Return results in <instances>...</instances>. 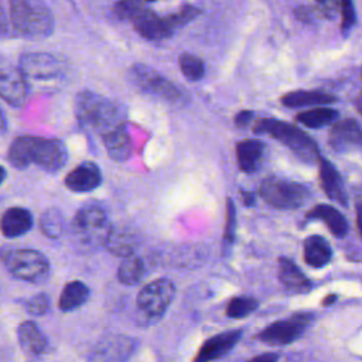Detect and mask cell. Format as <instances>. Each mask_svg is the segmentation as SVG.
I'll return each mask as SVG.
<instances>
[{"mask_svg": "<svg viewBox=\"0 0 362 362\" xmlns=\"http://www.w3.org/2000/svg\"><path fill=\"white\" fill-rule=\"evenodd\" d=\"M75 113L82 126L96 132L100 137L126 126V115L122 106L89 90L78 95Z\"/></svg>", "mask_w": 362, "mask_h": 362, "instance_id": "1", "label": "cell"}, {"mask_svg": "<svg viewBox=\"0 0 362 362\" xmlns=\"http://www.w3.org/2000/svg\"><path fill=\"white\" fill-rule=\"evenodd\" d=\"M110 229L106 211L99 204L89 202L76 211L69 226V236L75 247L95 250L105 246Z\"/></svg>", "mask_w": 362, "mask_h": 362, "instance_id": "2", "label": "cell"}, {"mask_svg": "<svg viewBox=\"0 0 362 362\" xmlns=\"http://www.w3.org/2000/svg\"><path fill=\"white\" fill-rule=\"evenodd\" d=\"M10 23L16 34L31 40L48 37L54 28L49 10L38 0H11Z\"/></svg>", "mask_w": 362, "mask_h": 362, "instance_id": "3", "label": "cell"}, {"mask_svg": "<svg viewBox=\"0 0 362 362\" xmlns=\"http://www.w3.org/2000/svg\"><path fill=\"white\" fill-rule=\"evenodd\" d=\"M253 132L257 134L260 133L272 136L281 144L287 146L298 158L308 164L317 163L321 157L314 140L308 137V134H305L300 127L287 122L273 117H264L255 124Z\"/></svg>", "mask_w": 362, "mask_h": 362, "instance_id": "4", "label": "cell"}, {"mask_svg": "<svg viewBox=\"0 0 362 362\" xmlns=\"http://www.w3.org/2000/svg\"><path fill=\"white\" fill-rule=\"evenodd\" d=\"M3 260L10 274L18 280L40 284L49 276L47 257L35 249L8 250L3 255Z\"/></svg>", "mask_w": 362, "mask_h": 362, "instance_id": "5", "label": "cell"}, {"mask_svg": "<svg viewBox=\"0 0 362 362\" xmlns=\"http://www.w3.org/2000/svg\"><path fill=\"white\" fill-rule=\"evenodd\" d=\"M259 194L267 205L277 209L300 208L308 198V189L304 185L279 177L264 178Z\"/></svg>", "mask_w": 362, "mask_h": 362, "instance_id": "6", "label": "cell"}, {"mask_svg": "<svg viewBox=\"0 0 362 362\" xmlns=\"http://www.w3.org/2000/svg\"><path fill=\"white\" fill-rule=\"evenodd\" d=\"M175 287L168 279H157L146 284L137 296L139 311L147 318L161 317L171 304Z\"/></svg>", "mask_w": 362, "mask_h": 362, "instance_id": "7", "label": "cell"}, {"mask_svg": "<svg viewBox=\"0 0 362 362\" xmlns=\"http://www.w3.org/2000/svg\"><path fill=\"white\" fill-rule=\"evenodd\" d=\"M310 313H296L288 320H280L269 324L260 334L259 339L272 346H281L296 341L311 322Z\"/></svg>", "mask_w": 362, "mask_h": 362, "instance_id": "8", "label": "cell"}, {"mask_svg": "<svg viewBox=\"0 0 362 362\" xmlns=\"http://www.w3.org/2000/svg\"><path fill=\"white\" fill-rule=\"evenodd\" d=\"M130 72L134 83L143 90L171 102L181 100L182 92L173 82H170L167 78H164L150 66L136 64L133 65Z\"/></svg>", "mask_w": 362, "mask_h": 362, "instance_id": "9", "label": "cell"}, {"mask_svg": "<svg viewBox=\"0 0 362 362\" xmlns=\"http://www.w3.org/2000/svg\"><path fill=\"white\" fill-rule=\"evenodd\" d=\"M68 160V151L58 139H44L33 136L31 164H37L45 171L61 170Z\"/></svg>", "mask_w": 362, "mask_h": 362, "instance_id": "10", "label": "cell"}, {"mask_svg": "<svg viewBox=\"0 0 362 362\" xmlns=\"http://www.w3.org/2000/svg\"><path fill=\"white\" fill-rule=\"evenodd\" d=\"M18 68L27 81L38 82L57 79L62 72L61 62L54 55L45 52H31L23 55L20 58Z\"/></svg>", "mask_w": 362, "mask_h": 362, "instance_id": "11", "label": "cell"}, {"mask_svg": "<svg viewBox=\"0 0 362 362\" xmlns=\"http://www.w3.org/2000/svg\"><path fill=\"white\" fill-rule=\"evenodd\" d=\"M134 30L140 37L151 41L165 40L173 35L175 27L168 16H160L150 8H144L132 20Z\"/></svg>", "mask_w": 362, "mask_h": 362, "instance_id": "12", "label": "cell"}, {"mask_svg": "<svg viewBox=\"0 0 362 362\" xmlns=\"http://www.w3.org/2000/svg\"><path fill=\"white\" fill-rule=\"evenodd\" d=\"M0 95L10 106H21L28 95V81L16 66H3L0 75Z\"/></svg>", "mask_w": 362, "mask_h": 362, "instance_id": "13", "label": "cell"}, {"mask_svg": "<svg viewBox=\"0 0 362 362\" xmlns=\"http://www.w3.org/2000/svg\"><path fill=\"white\" fill-rule=\"evenodd\" d=\"M328 143L335 151L362 147V129L354 119H344L332 124Z\"/></svg>", "mask_w": 362, "mask_h": 362, "instance_id": "14", "label": "cell"}, {"mask_svg": "<svg viewBox=\"0 0 362 362\" xmlns=\"http://www.w3.org/2000/svg\"><path fill=\"white\" fill-rule=\"evenodd\" d=\"M102 182L99 167L92 161L76 165L65 177V187L74 192H89L96 189Z\"/></svg>", "mask_w": 362, "mask_h": 362, "instance_id": "15", "label": "cell"}, {"mask_svg": "<svg viewBox=\"0 0 362 362\" xmlns=\"http://www.w3.org/2000/svg\"><path fill=\"white\" fill-rule=\"evenodd\" d=\"M242 332L240 331H228L218 334L212 338H209L198 351L194 361L198 362H206L223 358L226 354L230 352V349L239 342Z\"/></svg>", "mask_w": 362, "mask_h": 362, "instance_id": "16", "label": "cell"}, {"mask_svg": "<svg viewBox=\"0 0 362 362\" xmlns=\"http://www.w3.org/2000/svg\"><path fill=\"white\" fill-rule=\"evenodd\" d=\"M318 164H320L321 188L324 189L325 195L329 199L345 206L348 202V198H346V192H345L344 182H342L339 173L328 160H325L322 157H320Z\"/></svg>", "mask_w": 362, "mask_h": 362, "instance_id": "17", "label": "cell"}, {"mask_svg": "<svg viewBox=\"0 0 362 362\" xmlns=\"http://www.w3.org/2000/svg\"><path fill=\"white\" fill-rule=\"evenodd\" d=\"M264 157V143L257 139H246L236 144V160L239 168L252 174L259 170Z\"/></svg>", "mask_w": 362, "mask_h": 362, "instance_id": "18", "label": "cell"}, {"mask_svg": "<svg viewBox=\"0 0 362 362\" xmlns=\"http://www.w3.org/2000/svg\"><path fill=\"white\" fill-rule=\"evenodd\" d=\"M33 226L31 212L21 206H13L4 211L1 216V233L6 238H17L27 233Z\"/></svg>", "mask_w": 362, "mask_h": 362, "instance_id": "19", "label": "cell"}, {"mask_svg": "<svg viewBox=\"0 0 362 362\" xmlns=\"http://www.w3.org/2000/svg\"><path fill=\"white\" fill-rule=\"evenodd\" d=\"M279 279L288 293L303 294L311 288L310 280L301 273L296 263L287 257H281L279 260Z\"/></svg>", "mask_w": 362, "mask_h": 362, "instance_id": "20", "label": "cell"}, {"mask_svg": "<svg viewBox=\"0 0 362 362\" xmlns=\"http://www.w3.org/2000/svg\"><path fill=\"white\" fill-rule=\"evenodd\" d=\"M134 341L126 337H113L107 341L100 342L95 349L92 359H103V361H117L127 359L134 349Z\"/></svg>", "mask_w": 362, "mask_h": 362, "instance_id": "21", "label": "cell"}, {"mask_svg": "<svg viewBox=\"0 0 362 362\" xmlns=\"http://www.w3.org/2000/svg\"><path fill=\"white\" fill-rule=\"evenodd\" d=\"M17 337L21 348L30 355H41L47 351V338L33 321L21 322L17 329Z\"/></svg>", "mask_w": 362, "mask_h": 362, "instance_id": "22", "label": "cell"}, {"mask_svg": "<svg viewBox=\"0 0 362 362\" xmlns=\"http://www.w3.org/2000/svg\"><path fill=\"white\" fill-rule=\"evenodd\" d=\"M307 219H320V221H322L328 226L331 233L337 238H344L348 233L346 219L334 206H329V205H325V204L315 205L311 211L307 212Z\"/></svg>", "mask_w": 362, "mask_h": 362, "instance_id": "23", "label": "cell"}, {"mask_svg": "<svg viewBox=\"0 0 362 362\" xmlns=\"http://www.w3.org/2000/svg\"><path fill=\"white\" fill-rule=\"evenodd\" d=\"M109 157L115 161H124L130 156L132 141L126 126H122L113 132L106 133L100 137Z\"/></svg>", "mask_w": 362, "mask_h": 362, "instance_id": "24", "label": "cell"}, {"mask_svg": "<svg viewBox=\"0 0 362 362\" xmlns=\"http://www.w3.org/2000/svg\"><path fill=\"white\" fill-rule=\"evenodd\" d=\"M331 257H332L331 247L324 238H321L318 235H313L305 239L304 260L308 266L315 267V269L324 267L325 264L329 263Z\"/></svg>", "mask_w": 362, "mask_h": 362, "instance_id": "25", "label": "cell"}, {"mask_svg": "<svg viewBox=\"0 0 362 362\" xmlns=\"http://www.w3.org/2000/svg\"><path fill=\"white\" fill-rule=\"evenodd\" d=\"M335 102V96L320 90H294L281 98L286 107H304V106H322Z\"/></svg>", "mask_w": 362, "mask_h": 362, "instance_id": "26", "label": "cell"}, {"mask_svg": "<svg viewBox=\"0 0 362 362\" xmlns=\"http://www.w3.org/2000/svg\"><path fill=\"white\" fill-rule=\"evenodd\" d=\"M88 298L89 287L79 280H74L71 283H66L62 288L58 305L61 311H72L79 308Z\"/></svg>", "mask_w": 362, "mask_h": 362, "instance_id": "27", "label": "cell"}, {"mask_svg": "<svg viewBox=\"0 0 362 362\" xmlns=\"http://www.w3.org/2000/svg\"><path fill=\"white\" fill-rule=\"evenodd\" d=\"M105 246L110 253L124 257L127 255H132L136 246V236L129 229H124V228L117 229L112 226Z\"/></svg>", "mask_w": 362, "mask_h": 362, "instance_id": "28", "label": "cell"}, {"mask_svg": "<svg viewBox=\"0 0 362 362\" xmlns=\"http://www.w3.org/2000/svg\"><path fill=\"white\" fill-rule=\"evenodd\" d=\"M144 276V264L140 257L127 255L123 257L119 269H117V279L122 284L133 286L139 283Z\"/></svg>", "mask_w": 362, "mask_h": 362, "instance_id": "29", "label": "cell"}, {"mask_svg": "<svg viewBox=\"0 0 362 362\" xmlns=\"http://www.w3.org/2000/svg\"><path fill=\"white\" fill-rule=\"evenodd\" d=\"M337 116H338V112L335 109L318 106V107L298 113L296 116V120L307 127L317 129V127H322L325 124L332 123L337 119Z\"/></svg>", "mask_w": 362, "mask_h": 362, "instance_id": "30", "label": "cell"}, {"mask_svg": "<svg viewBox=\"0 0 362 362\" xmlns=\"http://www.w3.org/2000/svg\"><path fill=\"white\" fill-rule=\"evenodd\" d=\"M33 136H18L8 148V161L16 168H25L31 164Z\"/></svg>", "mask_w": 362, "mask_h": 362, "instance_id": "31", "label": "cell"}, {"mask_svg": "<svg viewBox=\"0 0 362 362\" xmlns=\"http://www.w3.org/2000/svg\"><path fill=\"white\" fill-rule=\"evenodd\" d=\"M40 228L44 235H47L51 239H55V238H59L65 232L66 222L59 209L51 208V209H47L41 215Z\"/></svg>", "mask_w": 362, "mask_h": 362, "instance_id": "32", "label": "cell"}, {"mask_svg": "<svg viewBox=\"0 0 362 362\" xmlns=\"http://www.w3.org/2000/svg\"><path fill=\"white\" fill-rule=\"evenodd\" d=\"M180 69L188 81H199L205 74V64L201 58L192 54L180 55Z\"/></svg>", "mask_w": 362, "mask_h": 362, "instance_id": "33", "label": "cell"}, {"mask_svg": "<svg viewBox=\"0 0 362 362\" xmlns=\"http://www.w3.org/2000/svg\"><path fill=\"white\" fill-rule=\"evenodd\" d=\"M157 0H119L113 4V13L122 20H133L140 11H143L146 4L154 3Z\"/></svg>", "mask_w": 362, "mask_h": 362, "instance_id": "34", "label": "cell"}, {"mask_svg": "<svg viewBox=\"0 0 362 362\" xmlns=\"http://www.w3.org/2000/svg\"><path fill=\"white\" fill-rule=\"evenodd\" d=\"M257 308V301L252 297L239 296L229 300L226 305V315L230 318H243Z\"/></svg>", "mask_w": 362, "mask_h": 362, "instance_id": "35", "label": "cell"}, {"mask_svg": "<svg viewBox=\"0 0 362 362\" xmlns=\"http://www.w3.org/2000/svg\"><path fill=\"white\" fill-rule=\"evenodd\" d=\"M235 233H236V209L233 205V201L228 198L226 201V223H225V232H223V249H229L235 242Z\"/></svg>", "mask_w": 362, "mask_h": 362, "instance_id": "36", "label": "cell"}, {"mask_svg": "<svg viewBox=\"0 0 362 362\" xmlns=\"http://www.w3.org/2000/svg\"><path fill=\"white\" fill-rule=\"evenodd\" d=\"M199 14H201V8H198V7L192 6V4H184L175 13L168 14V17H170L173 25L175 28H178V27H182V25L188 24L189 21L195 20Z\"/></svg>", "mask_w": 362, "mask_h": 362, "instance_id": "37", "label": "cell"}, {"mask_svg": "<svg viewBox=\"0 0 362 362\" xmlns=\"http://www.w3.org/2000/svg\"><path fill=\"white\" fill-rule=\"evenodd\" d=\"M339 14H341V28L344 33H348L356 21V13H355L352 0H341Z\"/></svg>", "mask_w": 362, "mask_h": 362, "instance_id": "38", "label": "cell"}, {"mask_svg": "<svg viewBox=\"0 0 362 362\" xmlns=\"http://www.w3.org/2000/svg\"><path fill=\"white\" fill-rule=\"evenodd\" d=\"M25 308L31 315H44L49 308V300L47 294L40 293L27 301Z\"/></svg>", "mask_w": 362, "mask_h": 362, "instance_id": "39", "label": "cell"}, {"mask_svg": "<svg viewBox=\"0 0 362 362\" xmlns=\"http://www.w3.org/2000/svg\"><path fill=\"white\" fill-rule=\"evenodd\" d=\"M315 3L320 13L327 18H332L337 13H339L341 0H315Z\"/></svg>", "mask_w": 362, "mask_h": 362, "instance_id": "40", "label": "cell"}, {"mask_svg": "<svg viewBox=\"0 0 362 362\" xmlns=\"http://www.w3.org/2000/svg\"><path fill=\"white\" fill-rule=\"evenodd\" d=\"M252 117H253V112H250V110H242V112H239V113L235 116V123H236V126H239V127H245L246 124H249V122L252 120Z\"/></svg>", "mask_w": 362, "mask_h": 362, "instance_id": "41", "label": "cell"}, {"mask_svg": "<svg viewBox=\"0 0 362 362\" xmlns=\"http://www.w3.org/2000/svg\"><path fill=\"white\" fill-rule=\"evenodd\" d=\"M279 359V355L277 354H272V352H267V354H263V355H257L255 358H252V361H276Z\"/></svg>", "mask_w": 362, "mask_h": 362, "instance_id": "42", "label": "cell"}, {"mask_svg": "<svg viewBox=\"0 0 362 362\" xmlns=\"http://www.w3.org/2000/svg\"><path fill=\"white\" fill-rule=\"evenodd\" d=\"M242 199H243V204L247 206H252L255 204V197L252 192H247V191H242Z\"/></svg>", "mask_w": 362, "mask_h": 362, "instance_id": "43", "label": "cell"}, {"mask_svg": "<svg viewBox=\"0 0 362 362\" xmlns=\"http://www.w3.org/2000/svg\"><path fill=\"white\" fill-rule=\"evenodd\" d=\"M356 223H358V229H359V233L362 236V201L358 204L356 206Z\"/></svg>", "mask_w": 362, "mask_h": 362, "instance_id": "44", "label": "cell"}, {"mask_svg": "<svg viewBox=\"0 0 362 362\" xmlns=\"http://www.w3.org/2000/svg\"><path fill=\"white\" fill-rule=\"evenodd\" d=\"M335 300H337V296H335V294H328V296L322 300V304H324V305H329V304H332Z\"/></svg>", "mask_w": 362, "mask_h": 362, "instance_id": "45", "label": "cell"}, {"mask_svg": "<svg viewBox=\"0 0 362 362\" xmlns=\"http://www.w3.org/2000/svg\"><path fill=\"white\" fill-rule=\"evenodd\" d=\"M356 109H358L359 113L362 115V92H361V95H359L358 99H356Z\"/></svg>", "mask_w": 362, "mask_h": 362, "instance_id": "46", "label": "cell"}]
</instances>
